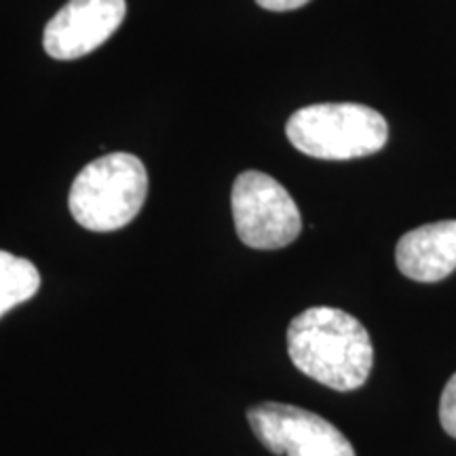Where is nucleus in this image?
<instances>
[{"label": "nucleus", "mask_w": 456, "mask_h": 456, "mask_svg": "<svg viewBox=\"0 0 456 456\" xmlns=\"http://www.w3.org/2000/svg\"><path fill=\"white\" fill-rule=\"evenodd\" d=\"M288 355L302 374L334 391L359 389L374 366L368 330L334 306H313L292 319Z\"/></svg>", "instance_id": "f257e3e1"}, {"label": "nucleus", "mask_w": 456, "mask_h": 456, "mask_svg": "<svg viewBox=\"0 0 456 456\" xmlns=\"http://www.w3.org/2000/svg\"><path fill=\"white\" fill-rule=\"evenodd\" d=\"M146 195L144 163L129 152H112L95 159L74 178L68 208L87 231L112 232L140 214Z\"/></svg>", "instance_id": "f03ea898"}, {"label": "nucleus", "mask_w": 456, "mask_h": 456, "mask_svg": "<svg viewBox=\"0 0 456 456\" xmlns=\"http://www.w3.org/2000/svg\"><path fill=\"white\" fill-rule=\"evenodd\" d=\"M296 151L323 161H346L379 152L389 140V125L363 104H315L296 110L285 125Z\"/></svg>", "instance_id": "7ed1b4c3"}, {"label": "nucleus", "mask_w": 456, "mask_h": 456, "mask_svg": "<svg viewBox=\"0 0 456 456\" xmlns=\"http://www.w3.org/2000/svg\"><path fill=\"white\" fill-rule=\"evenodd\" d=\"M235 231L248 248L279 249L302 231L298 205L275 178L262 171H243L232 186Z\"/></svg>", "instance_id": "20e7f679"}, {"label": "nucleus", "mask_w": 456, "mask_h": 456, "mask_svg": "<svg viewBox=\"0 0 456 456\" xmlns=\"http://www.w3.org/2000/svg\"><path fill=\"white\" fill-rule=\"evenodd\" d=\"M254 436L273 454L285 456H355L340 429L309 410L265 402L248 410Z\"/></svg>", "instance_id": "39448f33"}, {"label": "nucleus", "mask_w": 456, "mask_h": 456, "mask_svg": "<svg viewBox=\"0 0 456 456\" xmlns=\"http://www.w3.org/2000/svg\"><path fill=\"white\" fill-rule=\"evenodd\" d=\"M125 15V0H68L45 26L43 47L53 60H78L102 47L118 30Z\"/></svg>", "instance_id": "423d86ee"}, {"label": "nucleus", "mask_w": 456, "mask_h": 456, "mask_svg": "<svg viewBox=\"0 0 456 456\" xmlns=\"http://www.w3.org/2000/svg\"><path fill=\"white\" fill-rule=\"evenodd\" d=\"M395 262L412 281L436 283L456 269V220H442L410 231L397 241Z\"/></svg>", "instance_id": "0eeeda50"}, {"label": "nucleus", "mask_w": 456, "mask_h": 456, "mask_svg": "<svg viewBox=\"0 0 456 456\" xmlns=\"http://www.w3.org/2000/svg\"><path fill=\"white\" fill-rule=\"evenodd\" d=\"M41 288V275L30 260L0 249V317L21 302L30 300Z\"/></svg>", "instance_id": "6e6552de"}, {"label": "nucleus", "mask_w": 456, "mask_h": 456, "mask_svg": "<svg viewBox=\"0 0 456 456\" xmlns=\"http://www.w3.org/2000/svg\"><path fill=\"white\" fill-rule=\"evenodd\" d=\"M440 420H442L444 431H446L448 436L456 437V372L450 376V380L442 391Z\"/></svg>", "instance_id": "1a4fd4ad"}, {"label": "nucleus", "mask_w": 456, "mask_h": 456, "mask_svg": "<svg viewBox=\"0 0 456 456\" xmlns=\"http://www.w3.org/2000/svg\"><path fill=\"white\" fill-rule=\"evenodd\" d=\"M262 9L275 11V13H281V11H294L302 7V4L311 3V0H256Z\"/></svg>", "instance_id": "9d476101"}]
</instances>
